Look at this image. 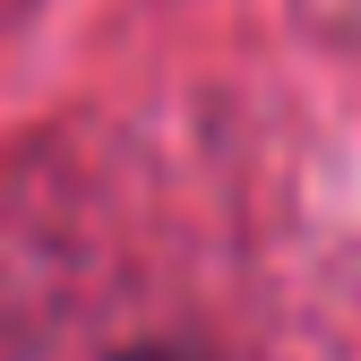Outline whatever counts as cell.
I'll use <instances>...</instances> for the list:
<instances>
[{"instance_id":"6da1fadb","label":"cell","mask_w":361,"mask_h":361,"mask_svg":"<svg viewBox=\"0 0 361 361\" xmlns=\"http://www.w3.org/2000/svg\"><path fill=\"white\" fill-rule=\"evenodd\" d=\"M112 361H198L190 344H164V336H147V344H121Z\"/></svg>"}]
</instances>
